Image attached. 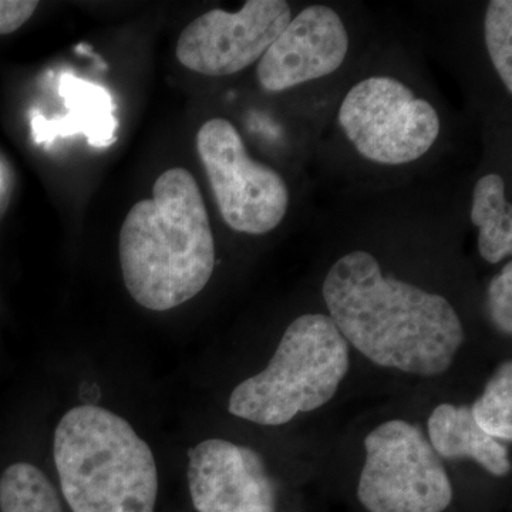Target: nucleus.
<instances>
[{"label":"nucleus","mask_w":512,"mask_h":512,"mask_svg":"<svg viewBox=\"0 0 512 512\" xmlns=\"http://www.w3.org/2000/svg\"><path fill=\"white\" fill-rule=\"evenodd\" d=\"M349 365L348 342L330 316H299L285 330L269 365L235 387L229 413L261 426H282L329 403Z\"/></svg>","instance_id":"nucleus-4"},{"label":"nucleus","mask_w":512,"mask_h":512,"mask_svg":"<svg viewBox=\"0 0 512 512\" xmlns=\"http://www.w3.org/2000/svg\"><path fill=\"white\" fill-rule=\"evenodd\" d=\"M197 151L229 228L264 235L284 221L289 190L281 174L249 157L231 121L211 119L197 133Z\"/></svg>","instance_id":"nucleus-7"},{"label":"nucleus","mask_w":512,"mask_h":512,"mask_svg":"<svg viewBox=\"0 0 512 512\" xmlns=\"http://www.w3.org/2000/svg\"><path fill=\"white\" fill-rule=\"evenodd\" d=\"M37 6L36 0H0V35H10L22 28Z\"/></svg>","instance_id":"nucleus-18"},{"label":"nucleus","mask_w":512,"mask_h":512,"mask_svg":"<svg viewBox=\"0 0 512 512\" xmlns=\"http://www.w3.org/2000/svg\"><path fill=\"white\" fill-rule=\"evenodd\" d=\"M431 447L440 458H471L494 477L510 474L508 450L474 420L468 406L440 404L427 421Z\"/></svg>","instance_id":"nucleus-12"},{"label":"nucleus","mask_w":512,"mask_h":512,"mask_svg":"<svg viewBox=\"0 0 512 512\" xmlns=\"http://www.w3.org/2000/svg\"><path fill=\"white\" fill-rule=\"evenodd\" d=\"M471 222L478 228V251L488 264H500L512 254V208L505 197V183L498 174H487L473 191Z\"/></svg>","instance_id":"nucleus-13"},{"label":"nucleus","mask_w":512,"mask_h":512,"mask_svg":"<svg viewBox=\"0 0 512 512\" xmlns=\"http://www.w3.org/2000/svg\"><path fill=\"white\" fill-rule=\"evenodd\" d=\"M322 292L340 335L376 365L439 376L463 345V323L446 298L384 275L369 252L336 261Z\"/></svg>","instance_id":"nucleus-1"},{"label":"nucleus","mask_w":512,"mask_h":512,"mask_svg":"<svg viewBox=\"0 0 512 512\" xmlns=\"http://www.w3.org/2000/svg\"><path fill=\"white\" fill-rule=\"evenodd\" d=\"M484 37L488 56L508 94H512V2L491 0L485 10Z\"/></svg>","instance_id":"nucleus-16"},{"label":"nucleus","mask_w":512,"mask_h":512,"mask_svg":"<svg viewBox=\"0 0 512 512\" xmlns=\"http://www.w3.org/2000/svg\"><path fill=\"white\" fill-rule=\"evenodd\" d=\"M188 487L198 512H276V485L258 451L228 440L188 451Z\"/></svg>","instance_id":"nucleus-9"},{"label":"nucleus","mask_w":512,"mask_h":512,"mask_svg":"<svg viewBox=\"0 0 512 512\" xmlns=\"http://www.w3.org/2000/svg\"><path fill=\"white\" fill-rule=\"evenodd\" d=\"M348 52V30L336 10L308 6L266 50L256 76L266 92H285L335 73Z\"/></svg>","instance_id":"nucleus-10"},{"label":"nucleus","mask_w":512,"mask_h":512,"mask_svg":"<svg viewBox=\"0 0 512 512\" xmlns=\"http://www.w3.org/2000/svg\"><path fill=\"white\" fill-rule=\"evenodd\" d=\"M488 313L497 329L504 335L512 333V262L494 276L488 286Z\"/></svg>","instance_id":"nucleus-17"},{"label":"nucleus","mask_w":512,"mask_h":512,"mask_svg":"<svg viewBox=\"0 0 512 512\" xmlns=\"http://www.w3.org/2000/svg\"><path fill=\"white\" fill-rule=\"evenodd\" d=\"M0 512H63L59 494L40 468L15 463L0 476Z\"/></svg>","instance_id":"nucleus-14"},{"label":"nucleus","mask_w":512,"mask_h":512,"mask_svg":"<svg viewBox=\"0 0 512 512\" xmlns=\"http://www.w3.org/2000/svg\"><path fill=\"white\" fill-rule=\"evenodd\" d=\"M343 133L366 160L402 165L429 153L440 134V117L394 77L372 76L355 84L340 104Z\"/></svg>","instance_id":"nucleus-6"},{"label":"nucleus","mask_w":512,"mask_h":512,"mask_svg":"<svg viewBox=\"0 0 512 512\" xmlns=\"http://www.w3.org/2000/svg\"><path fill=\"white\" fill-rule=\"evenodd\" d=\"M59 93L69 113L53 120L37 113L32 119L36 144L52 143L57 137L74 134H84L90 146L100 148L109 147L117 140L119 123L113 116V100L106 89L66 73L60 79Z\"/></svg>","instance_id":"nucleus-11"},{"label":"nucleus","mask_w":512,"mask_h":512,"mask_svg":"<svg viewBox=\"0 0 512 512\" xmlns=\"http://www.w3.org/2000/svg\"><path fill=\"white\" fill-rule=\"evenodd\" d=\"M478 426L500 441L512 440V363L495 370L483 394L470 407Z\"/></svg>","instance_id":"nucleus-15"},{"label":"nucleus","mask_w":512,"mask_h":512,"mask_svg":"<svg viewBox=\"0 0 512 512\" xmlns=\"http://www.w3.org/2000/svg\"><path fill=\"white\" fill-rule=\"evenodd\" d=\"M292 20L285 0H248L237 13L212 9L178 37V62L204 76H229L262 59Z\"/></svg>","instance_id":"nucleus-8"},{"label":"nucleus","mask_w":512,"mask_h":512,"mask_svg":"<svg viewBox=\"0 0 512 512\" xmlns=\"http://www.w3.org/2000/svg\"><path fill=\"white\" fill-rule=\"evenodd\" d=\"M121 272L131 298L154 312L191 301L210 282L215 242L194 175L175 167L157 178L121 227Z\"/></svg>","instance_id":"nucleus-2"},{"label":"nucleus","mask_w":512,"mask_h":512,"mask_svg":"<svg viewBox=\"0 0 512 512\" xmlns=\"http://www.w3.org/2000/svg\"><path fill=\"white\" fill-rule=\"evenodd\" d=\"M357 497L369 512H443L453 485L424 431L389 420L367 434Z\"/></svg>","instance_id":"nucleus-5"},{"label":"nucleus","mask_w":512,"mask_h":512,"mask_svg":"<svg viewBox=\"0 0 512 512\" xmlns=\"http://www.w3.org/2000/svg\"><path fill=\"white\" fill-rule=\"evenodd\" d=\"M53 457L73 512H154L156 458L119 414L92 404L73 407L57 424Z\"/></svg>","instance_id":"nucleus-3"}]
</instances>
